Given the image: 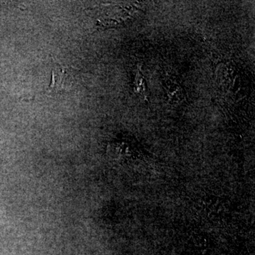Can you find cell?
Segmentation results:
<instances>
[{
	"instance_id": "obj_1",
	"label": "cell",
	"mask_w": 255,
	"mask_h": 255,
	"mask_svg": "<svg viewBox=\"0 0 255 255\" xmlns=\"http://www.w3.org/2000/svg\"><path fill=\"white\" fill-rule=\"evenodd\" d=\"M70 75L68 70L56 68L52 70V80L48 91L52 92H65L71 87Z\"/></svg>"
},
{
	"instance_id": "obj_2",
	"label": "cell",
	"mask_w": 255,
	"mask_h": 255,
	"mask_svg": "<svg viewBox=\"0 0 255 255\" xmlns=\"http://www.w3.org/2000/svg\"><path fill=\"white\" fill-rule=\"evenodd\" d=\"M135 91L140 94L145 100H147L148 98V92H147L145 80H144L142 74L139 71L137 72L136 79H135Z\"/></svg>"
}]
</instances>
